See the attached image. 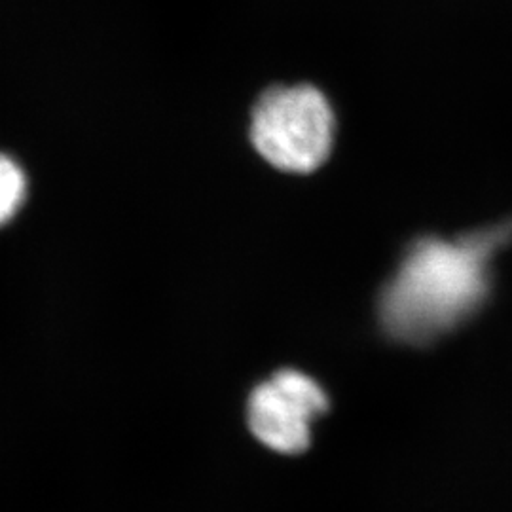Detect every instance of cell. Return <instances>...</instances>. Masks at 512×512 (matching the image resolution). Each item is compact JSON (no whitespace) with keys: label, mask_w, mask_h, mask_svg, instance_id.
<instances>
[{"label":"cell","mask_w":512,"mask_h":512,"mask_svg":"<svg viewBox=\"0 0 512 512\" xmlns=\"http://www.w3.org/2000/svg\"><path fill=\"white\" fill-rule=\"evenodd\" d=\"M512 241V220L448 241H414L378 300L387 338L427 346L458 329L482 306L492 285V260Z\"/></svg>","instance_id":"obj_1"},{"label":"cell","mask_w":512,"mask_h":512,"mask_svg":"<svg viewBox=\"0 0 512 512\" xmlns=\"http://www.w3.org/2000/svg\"><path fill=\"white\" fill-rule=\"evenodd\" d=\"M336 118L329 99L310 84L262 93L251 112V141L275 169L311 173L327 162Z\"/></svg>","instance_id":"obj_2"},{"label":"cell","mask_w":512,"mask_h":512,"mask_svg":"<svg viewBox=\"0 0 512 512\" xmlns=\"http://www.w3.org/2000/svg\"><path fill=\"white\" fill-rule=\"evenodd\" d=\"M329 410V397L311 376L283 368L249 397L251 433L270 450L296 456L310 448L311 423Z\"/></svg>","instance_id":"obj_3"},{"label":"cell","mask_w":512,"mask_h":512,"mask_svg":"<svg viewBox=\"0 0 512 512\" xmlns=\"http://www.w3.org/2000/svg\"><path fill=\"white\" fill-rule=\"evenodd\" d=\"M25 173L12 158L0 154V224L8 222L25 200Z\"/></svg>","instance_id":"obj_4"}]
</instances>
